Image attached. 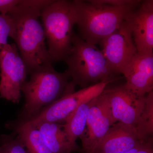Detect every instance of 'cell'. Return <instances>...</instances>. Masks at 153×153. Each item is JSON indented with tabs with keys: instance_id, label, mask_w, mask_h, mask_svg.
<instances>
[{
	"instance_id": "obj_18",
	"label": "cell",
	"mask_w": 153,
	"mask_h": 153,
	"mask_svg": "<svg viewBox=\"0 0 153 153\" xmlns=\"http://www.w3.org/2000/svg\"><path fill=\"white\" fill-rule=\"evenodd\" d=\"M16 33V24L10 15L0 14V54L8 44L7 39H14Z\"/></svg>"
},
{
	"instance_id": "obj_11",
	"label": "cell",
	"mask_w": 153,
	"mask_h": 153,
	"mask_svg": "<svg viewBox=\"0 0 153 153\" xmlns=\"http://www.w3.org/2000/svg\"><path fill=\"white\" fill-rule=\"evenodd\" d=\"M121 74L128 90L137 96H146L153 91V52H137Z\"/></svg>"
},
{
	"instance_id": "obj_2",
	"label": "cell",
	"mask_w": 153,
	"mask_h": 153,
	"mask_svg": "<svg viewBox=\"0 0 153 153\" xmlns=\"http://www.w3.org/2000/svg\"><path fill=\"white\" fill-rule=\"evenodd\" d=\"M43 11L21 0L19 6L8 14L16 24L13 40L28 74L37 67L54 63L45 44L44 28L39 21Z\"/></svg>"
},
{
	"instance_id": "obj_13",
	"label": "cell",
	"mask_w": 153,
	"mask_h": 153,
	"mask_svg": "<svg viewBox=\"0 0 153 153\" xmlns=\"http://www.w3.org/2000/svg\"><path fill=\"white\" fill-rule=\"evenodd\" d=\"M144 142L138 137L134 127L117 122L111 127L92 153H123Z\"/></svg>"
},
{
	"instance_id": "obj_4",
	"label": "cell",
	"mask_w": 153,
	"mask_h": 153,
	"mask_svg": "<svg viewBox=\"0 0 153 153\" xmlns=\"http://www.w3.org/2000/svg\"><path fill=\"white\" fill-rule=\"evenodd\" d=\"M71 43V52L64 62L68 66L66 71L74 87L85 88L91 84L115 79L116 74L96 45L85 42L74 33Z\"/></svg>"
},
{
	"instance_id": "obj_23",
	"label": "cell",
	"mask_w": 153,
	"mask_h": 153,
	"mask_svg": "<svg viewBox=\"0 0 153 153\" xmlns=\"http://www.w3.org/2000/svg\"><path fill=\"white\" fill-rule=\"evenodd\" d=\"M0 153H5L0 148Z\"/></svg>"
},
{
	"instance_id": "obj_7",
	"label": "cell",
	"mask_w": 153,
	"mask_h": 153,
	"mask_svg": "<svg viewBox=\"0 0 153 153\" xmlns=\"http://www.w3.org/2000/svg\"><path fill=\"white\" fill-rule=\"evenodd\" d=\"M112 81H104L63 96L43 108L36 117L25 121L32 125L42 122L64 123L67 118L80 105L98 96Z\"/></svg>"
},
{
	"instance_id": "obj_8",
	"label": "cell",
	"mask_w": 153,
	"mask_h": 153,
	"mask_svg": "<svg viewBox=\"0 0 153 153\" xmlns=\"http://www.w3.org/2000/svg\"><path fill=\"white\" fill-rule=\"evenodd\" d=\"M117 123L113 117L111 107L103 92L95 97L88 113L87 130L80 137L82 142L81 153H92L104 137L111 127Z\"/></svg>"
},
{
	"instance_id": "obj_15",
	"label": "cell",
	"mask_w": 153,
	"mask_h": 153,
	"mask_svg": "<svg viewBox=\"0 0 153 153\" xmlns=\"http://www.w3.org/2000/svg\"><path fill=\"white\" fill-rule=\"evenodd\" d=\"M34 126L40 132L44 142L52 153L72 152L62 125L42 122Z\"/></svg>"
},
{
	"instance_id": "obj_14",
	"label": "cell",
	"mask_w": 153,
	"mask_h": 153,
	"mask_svg": "<svg viewBox=\"0 0 153 153\" xmlns=\"http://www.w3.org/2000/svg\"><path fill=\"white\" fill-rule=\"evenodd\" d=\"M95 97L80 105L62 125L72 152H80L76 140L85 133L88 115Z\"/></svg>"
},
{
	"instance_id": "obj_21",
	"label": "cell",
	"mask_w": 153,
	"mask_h": 153,
	"mask_svg": "<svg viewBox=\"0 0 153 153\" xmlns=\"http://www.w3.org/2000/svg\"><path fill=\"white\" fill-rule=\"evenodd\" d=\"M123 153H153L152 139L150 138L130 150Z\"/></svg>"
},
{
	"instance_id": "obj_22",
	"label": "cell",
	"mask_w": 153,
	"mask_h": 153,
	"mask_svg": "<svg viewBox=\"0 0 153 153\" xmlns=\"http://www.w3.org/2000/svg\"><path fill=\"white\" fill-rule=\"evenodd\" d=\"M19 0H0V13L2 15H8L20 4Z\"/></svg>"
},
{
	"instance_id": "obj_5",
	"label": "cell",
	"mask_w": 153,
	"mask_h": 153,
	"mask_svg": "<svg viewBox=\"0 0 153 153\" xmlns=\"http://www.w3.org/2000/svg\"><path fill=\"white\" fill-rule=\"evenodd\" d=\"M41 17L49 55L54 62L64 61L71 52L73 27L77 23L73 1H54Z\"/></svg>"
},
{
	"instance_id": "obj_3",
	"label": "cell",
	"mask_w": 153,
	"mask_h": 153,
	"mask_svg": "<svg viewBox=\"0 0 153 153\" xmlns=\"http://www.w3.org/2000/svg\"><path fill=\"white\" fill-rule=\"evenodd\" d=\"M73 2L77 13L79 36L95 45L120 27L127 14L139 5L116 6L81 0Z\"/></svg>"
},
{
	"instance_id": "obj_17",
	"label": "cell",
	"mask_w": 153,
	"mask_h": 153,
	"mask_svg": "<svg viewBox=\"0 0 153 153\" xmlns=\"http://www.w3.org/2000/svg\"><path fill=\"white\" fill-rule=\"evenodd\" d=\"M138 137L145 141L153 134V91L146 96L144 108L134 126Z\"/></svg>"
},
{
	"instance_id": "obj_16",
	"label": "cell",
	"mask_w": 153,
	"mask_h": 153,
	"mask_svg": "<svg viewBox=\"0 0 153 153\" xmlns=\"http://www.w3.org/2000/svg\"><path fill=\"white\" fill-rule=\"evenodd\" d=\"M8 126L22 140L28 153H52L35 126L25 122L19 121L9 124Z\"/></svg>"
},
{
	"instance_id": "obj_6",
	"label": "cell",
	"mask_w": 153,
	"mask_h": 153,
	"mask_svg": "<svg viewBox=\"0 0 153 153\" xmlns=\"http://www.w3.org/2000/svg\"><path fill=\"white\" fill-rule=\"evenodd\" d=\"M27 68L16 44H8L0 54V97L19 103Z\"/></svg>"
},
{
	"instance_id": "obj_19",
	"label": "cell",
	"mask_w": 153,
	"mask_h": 153,
	"mask_svg": "<svg viewBox=\"0 0 153 153\" xmlns=\"http://www.w3.org/2000/svg\"><path fill=\"white\" fill-rule=\"evenodd\" d=\"M0 148L5 153H28L25 144L19 136L6 139Z\"/></svg>"
},
{
	"instance_id": "obj_20",
	"label": "cell",
	"mask_w": 153,
	"mask_h": 153,
	"mask_svg": "<svg viewBox=\"0 0 153 153\" xmlns=\"http://www.w3.org/2000/svg\"><path fill=\"white\" fill-rule=\"evenodd\" d=\"M92 2L116 6L139 5L142 1L137 0H90Z\"/></svg>"
},
{
	"instance_id": "obj_9",
	"label": "cell",
	"mask_w": 153,
	"mask_h": 153,
	"mask_svg": "<svg viewBox=\"0 0 153 153\" xmlns=\"http://www.w3.org/2000/svg\"><path fill=\"white\" fill-rule=\"evenodd\" d=\"M102 52L115 74H121L130 60L137 52L131 30L125 21L120 27L104 38Z\"/></svg>"
},
{
	"instance_id": "obj_10",
	"label": "cell",
	"mask_w": 153,
	"mask_h": 153,
	"mask_svg": "<svg viewBox=\"0 0 153 153\" xmlns=\"http://www.w3.org/2000/svg\"><path fill=\"white\" fill-rule=\"evenodd\" d=\"M102 92L109 102L115 121L134 127L144 108L146 96L134 95L124 84L107 86Z\"/></svg>"
},
{
	"instance_id": "obj_12",
	"label": "cell",
	"mask_w": 153,
	"mask_h": 153,
	"mask_svg": "<svg viewBox=\"0 0 153 153\" xmlns=\"http://www.w3.org/2000/svg\"><path fill=\"white\" fill-rule=\"evenodd\" d=\"M139 53L153 52V1H142L125 19Z\"/></svg>"
},
{
	"instance_id": "obj_1",
	"label": "cell",
	"mask_w": 153,
	"mask_h": 153,
	"mask_svg": "<svg viewBox=\"0 0 153 153\" xmlns=\"http://www.w3.org/2000/svg\"><path fill=\"white\" fill-rule=\"evenodd\" d=\"M29 74L30 79L26 80L21 88L25 103L19 122L36 117L44 108L75 91V87L69 81L70 77L67 72H58L52 64L39 66Z\"/></svg>"
}]
</instances>
